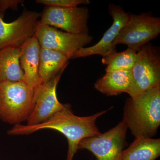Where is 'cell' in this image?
<instances>
[{
    "label": "cell",
    "instance_id": "1",
    "mask_svg": "<svg viewBox=\"0 0 160 160\" xmlns=\"http://www.w3.org/2000/svg\"><path fill=\"white\" fill-rule=\"evenodd\" d=\"M109 110L100 112L89 116L79 117L73 114L69 104H65L62 109L46 122L33 126L15 125L8 130L7 133L11 135H27L43 129H52L59 132L68 141L66 160H73L74 155L79 149V144L82 140L101 134L96 125V121L98 118Z\"/></svg>",
    "mask_w": 160,
    "mask_h": 160
},
{
    "label": "cell",
    "instance_id": "2",
    "mask_svg": "<svg viewBox=\"0 0 160 160\" xmlns=\"http://www.w3.org/2000/svg\"><path fill=\"white\" fill-rule=\"evenodd\" d=\"M123 116L135 138L154 136L160 125V85L127 99Z\"/></svg>",
    "mask_w": 160,
    "mask_h": 160
},
{
    "label": "cell",
    "instance_id": "3",
    "mask_svg": "<svg viewBox=\"0 0 160 160\" xmlns=\"http://www.w3.org/2000/svg\"><path fill=\"white\" fill-rule=\"evenodd\" d=\"M35 105V90L23 81L0 83V119L18 125L27 120Z\"/></svg>",
    "mask_w": 160,
    "mask_h": 160
},
{
    "label": "cell",
    "instance_id": "4",
    "mask_svg": "<svg viewBox=\"0 0 160 160\" xmlns=\"http://www.w3.org/2000/svg\"><path fill=\"white\" fill-rule=\"evenodd\" d=\"M132 73V82L128 93L131 98L160 85L158 48L149 43L138 51Z\"/></svg>",
    "mask_w": 160,
    "mask_h": 160
},
{
    "label": "cell",
    "instance_id": "5",
    "mask_svg": "<svg viewBox=\"0 0 160 160\" xmlns=\"http://www.w3.org/2000/svg\"><path fill=\"white\" fill-rule=\"evenodd\" d=\"M160 33V18L150 13L130 14L129 22L120 30L113 45L124 44L139 51Z\"/></svg>",
    "mask_w": 160,
    "mask_h": 160
},
{
    "label": "cell",
    "instance_id": "6",
    "mask_svg": "<svg viewBox=\"0 0 160 160\" xmlns=\"http://www.w3.org/2000/svg\"><path fill=\"white\" fill-rule=\"evenodd\" d=\"M89 10L86 7L46 6L39 23L60 28L72 34H89Z\"/></svg>",
    "mask_w": 160,
    "mask_h": 160
},
{
    "label": "cell",
    "instance_id": "7",
    "mask_svg": "<svg viewBox=\"0 0 160 160\" xmlns=\"http://www.w3.org/2000/svg\"><path fill=\"white\" fill-rule=\"evenodd\" d=\"M127 126L124 120L105 133L83 139L79 149L91 152L98 160H118L126 144Z\"/></svg>",
    "mask_w": 160,
    "mask_h": 160
},
{
    "label": "cell",
    "instance_id": "8",
    "mask_svg": "<svg viewBox=\"0 0 160 160\" xmlns=\"http://www.w3.org/2000/svg\"><path fill=\"white\" fill-rule=\"evenodd\" d=\"M34 35L41 47L59 52L70 59L78 50L91 43L92 40L89 34H72L39 23Z\"/></svg>",
    "mask_w": 160,
    "mask_h": 160
},
{
    "label": "cell",
    "instance_id": "9",
    "mask_svg": "<svg viewBox=\"0 0 160 160\" xmlns=\"http://www.w3.org/2000/svg\"><path fill=\"white\" fill-rule=\"evenodd\" d=\"M41 13L25 10L19 17L10 23L0 18V50L20 47L35 33Z\"/></svg>",
    "mask_w": 160,
    "mask_h": 160
},
{
    "label": "cell",
    "instance_id": "10",
    "mask_svg": "<svg viewBox=\"0 0 160 160\" xmlns=\"http://www.w3.org/2000/svg\"><path fill=\"white\" fill-rule=\"evenodd\" d=\"M65 66L54 77L35 90L34 109L27 119V125L33 126L46 122L57 112L63 109L65 104L60 102L57 96V86Z\"/></svg>",
    "mask_w": 160,
    "mask_h": 160
},
{
    "label": "cell",
    "instance_id": "11",
    "mask_svg": "<svg viewBox=\"0 0 160 160\" xmlns=\"http://www.w3.org/2000/svg\"><path fill=\"white\" fill-rule=\"evenodd\" d=\"M109 13L113 20L110 28L97 44L79 49L71 59L86 57L92 55H99L104 57L116 52V46L113 45V42L121 29L129 22L130 14L120 6L113 4L109 5Z\"/></svg>",
    "mask_w": 160,
    "mask_h": 160
},
{
    "label": "cell",
    "instance_id": "12",
    "mask_svg": "<svg viewBox=\"0 0 160 160\" xmlns=\"http://www.w3.org/2000/svg\"><path fill=\"white\" fill-rule=\"evenodd\" d=\"M20 66L24 73L23 82L35 90L41 86L39 76L41 46L34 35L21 46Z\"/></svg>",
    "mask_w": 160,
    "mask_h": 160
},
{
    "label": "cell",
    "instance_id": "13",
    "mask_svg": "<svg viewBox=\"0 0 160 160\" xmlns=\"http://www.w3.org/2000/svg\"><path fill=\"white\" fill-rule=\"evenodd\" d=\"M132 82V69L108 72L95 83L94 88L107 96L118 95L128 93Z\"/></svg>",
    "mask_w": 160,
    "mask_h": 160
},
{
    "label": "cell",
    "instance_id": "14",
    "mask_svg": "<svg viewBox=\"0 0 160 160\" xmlns=\"http://www.w3.org/2000/svg\"><path fill=\"white\" fill-rule=\"evenodd\" d=\"M21 55V47L0 50V83L23 81L24 73L20 63Z\"/></svg>",
    "mask_w": 160,
    "mask_h": 160
},
{
    "label": "cell",
    "instance_id": "15",
    "mask_svg": "<svg viewBox=\"0 0 160 160\" xmlns=\"http://www.w3.org/2000/svg\"><path fill=\"white\" fill-rule=\"evenodd\" d=\"M160 155V139L139 137L123 150L118 160H155Z\"/></svg>",
    "mask_w": 160,
    "mask_h": 160
},
{
    "label": "cell",
    "instance_id": "16",
    "mask_svg": "<svg viewBox=\"0 0 160 160\" xmlns=\"http://www.w3.org/2000/svg\"><path fill=\"white\" fill-rule=\"evenodd\" d=\"M69 59L63 53L41 47L39 76L41 84L49 82L65 66H68Z\"/></svg>",
    "mask_w": 160,
    "mask_h": 160
},
{
    "label": "cell",
    "instance_id": "17",
    "mask_svg": "<svg viewBox=\"0 0 160 160\" xmlns=\"http://www.w3.org/2000/svg\"><path fill=\"white\" fill-rule=\"evenodd\" d=\"M137 52L128 48L121 52H115L104 57L102 63L106 65V72L117 70H131L136 59Z\"/></svg>",
    "mask_w": 160,
    "mask_h": 160
},
{
    "label": "cell",
    "instance_id": "18",
    "mask_svg": "<svg viewBox=\"0 0 160 160\" xmlns=\"http://www.w3.org/2000/svg\"><path fill=\"white\" fill-rule=\"evenodd\" d=\"M36 2L46 6L60 7H78L81 4L88 5L91 3L89 0H37Z\"/></svg>",
    "mask_w": 160,
    "mask_h": 160
},
{
    "label": "cell",
    "instance_id": "19",
    "mask_svg": "<svg viewBox=\"0 0 160 160\" xmlns=\"http://www.w3.org/2000/svg\"><path fill=\"white\" fill-rule=\"evenodd\" d=\"M24 2L22 0H0V18H4L5 12L9 8L13 10H17L18 5Z\"/></svg>",
    "mask_w": 160,
    "mask_h": 160
}]
</instances>
